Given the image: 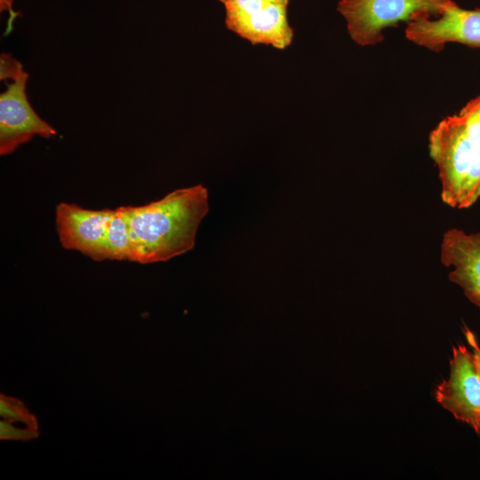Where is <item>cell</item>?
<instances>
[{
    "mask_svg": "<svg viewBox=\"0 0 480 480\" xmlns=\"http://www.w3.org/2000/svg\"><path fill=\"white\" fill-rule=\"evenodd\" d=\"M407 40L434 52H440L448 43L480 47V8L466 10L452 1L443 12L431 19L422 14L406 25Z\"/></svg>",
    "mask_w": 480,
    "mask_h": 480,
    "instance_id": "obj_5",
    "label": "cell"
},
{
    "mask_svg": "<svg viewBox=\"0 0 480 480\" xmlns=\"http://www.w3.org/2000/svg\"><path fill=\"white\" fill-rule=\"evenodd\" d=\"M428 150L438 170L442 200L463 209L480 196V95L431 131Z\"/></svg>",
    "mask_w": 480,
    "mask_h": 480,
    "instance_id": "obj_2",
    "label": "cell"
},
{
    "mask_svg": "<svg viewBox=\"0 0 480 480\" xmlns=\"http://www.w3.org/2000/svg\"><path fill=\"white\" fill-rule=\"evenodd\" d=\"M36 436L35 428L16 426L12 421L1 420L0 438L3 440H28Z\"/></svg>",
    "mask_w": 480,
    "mask_h": 480,
    "instance_id": "obj_12",
    "label": "cell"
},
{
    "mask_svg": "<svg viewBox=\"0 0 480 480\" xmlns=\"http://www.w3.org/2000/svg\"><path fill=\"white\" fill-rule=\"evenodd\" d=\"M436 402L452 416L480 430V375L472 353L463 344L452 348L448 379L435 389Z\"/></svg>",
    "mask_w": 480,
    "mask_h": 480,
    "instance_id": "obj_6",
    "label": "cell"
},
{
    "mask_svg": "<svg viewBox=\"0 0 480 480\" xmlns=\"http://www.w3.org/2000/svg\"><path fill=\"white\" fill-rule=\"evenodd\" d=\"M113 212L60 203L55 210V222L60 244L96 261L108 260L106 237Z\"/></svg>",
    "mask_w": 480,
    "mask_h": 480,
    "instance_id": "obj_7",
    "label": "cell"
},
{
    "mask_svg": "<svg viewBox=\"0 0 480 480\" xmlns=\"http://www.w3.org/2000/svg\"><path fill=\"white\" fill-rule=\"evenodd\" d=\"M452 0H340L337 10L347 22L350 38L360 46L384 40L383 30L427 14L437 17Z\"/></svg>",
    "mask_w": 480,
    "mask_h": 480,
    "instance_id": "obj_3",
    "label": "cell"
},
{
    "mask_svg": "<svg viewBox=\"0 0 480 480\" xmlns=\"http://www.w3.org/2000/svg\"><path fill=\"white\" fill-rule=\"evenodd\" d=\"M121 207L130 228L131 261H166L194 247L198 226L209 211L208 191L198 184L144 205Z\"/></svg>",
    "mask_w": 480,
    "mask_h": 480,
    "instance_id": "obj_1",
    "label": "cell"
},
{
    "mask_svg": "<svg viewBox=\"0 0 480 480\" xmlns=\"http://www.w3.org/2000/svg\"><path fill=\"white\" fill-rule=\"evenodd\" d=\"M225 7L228 30L252 44L271 45L278 50L290 46L293 29L289 24V0H218Z\"/></svg>",
    "mask_w": 480,
    "mask_h": 480,
    "instance_id": "obj_4",
    "label": "cell"
},
{
    "mask_svg": "<svg viewBox=\"0 0 480 480\" xmlns=\"http://www.w3.org/2000/svg\"><path fill=\"white\" fill-rule=\"evenodd\" d=\"M28 75L7 84V89L0 95V154L12 153L20 145L28 142L35 135L50 138L56 131L44 121L31 107L26 84Z\"/></svg>",
    "mask_w": 480,
    "mask_h": 480,
    "instance_id": "obj_8",
    "label": "cell"
},
{
    "mask_svg": "<svg viewBox=\"0 0 480 480\" xmlns=\"http://www.w3.org/2000/svg\"><path fill=\"white\" fill-rule=\"evenodd\" d=\"M1 80L12 78V81L20 77L26 72L23 70L21 64L13 59L11 54L2 53L1 59Z\"/></svg>",
    "mask_w": 480,
    "mask_h": 480,
    "instance_id": "obj_13",
    "label": "cell"
},
{
    "mask_svg": "<svg viewBox=\"0 0 480 480\" xmlns=\"http://www.w3.org/2000/svg\"><path fill=\"white\" fill-rule=\"evenodd\" d=\"M478 435H480V430H479V432H478Z\"/></svg>",
    "mask_w": 480,
    "mask_h": 480,
    "instance_id": "obj_15",
    "label": "cell"
},
{
    "mask_svg": "<svg viewBox=\"0 0 480 480\" xmlns=\"http://www.w3.org/2000/svg\"><path fill=\"white\" fill-rule=\"evenodd\" d=\"M441 261L452 268L450 280L480 308V233L448 230L441 244Z\"/></svg>",
    "mask_w": 480,
    "mask_h": 480,
    "instance_id": "obj_9",
    "label": "cell"
},
{
    "mask_svg": "<svg viewBox=\"0 0 480 480\" xmlns=\"http://www.w3.org/2000/svg\"><path fill=\"white\" fill-rule=\"evenodd\" d=\"M108 260H132V239L129 223L122 207L114 210L106 237Z\"/></svg>",
    "mask_w": 480,
    "mask_h": 480,
    "instance_id": "obj_10",
    "label": "cell"
},
{
    "mask_svg": "<svg viewBox=\"0 0 480 480\" xmlns=\"http://www.w3.org/2000/svg\"></svg>",
    "mask_w": 480,
    "mask_h": 480,
    "instance_id": "obj_16",
    "label": "cell"
},
{
    "mask_svg": "<svg viewBox=\"0 0 480 480\" xmlns=\"http://www.w3.org/2000/svg\"><path fill=\"white\" fill-rule=\"evenodd\" d=\"M0 414L3 419L15 422H34L33 417L18 400L2 396L0 399Z\"/></svg>",
    "mask_w": 480,
    "mask_h": 480,
    "instance_id": "obj_11",
    "label": "cell"
},
{
    "mask_svg": "<svg viewBox=\"0 0 480 480\" xmlns=\"http://www.w3.org/2000/svg\"><path fill=\"white\" fill-rule=\"evenodd\" d=\"M465 337L472 348V357L475 364V366L480 375V347L476 341V339L474 333L468 328L465 330Z\"/></svg>",
    "mask_w": 480,
    "mask_h": 480,
    "instance_id": "obj_14",
    "label": "cell"
}]
</instances>
